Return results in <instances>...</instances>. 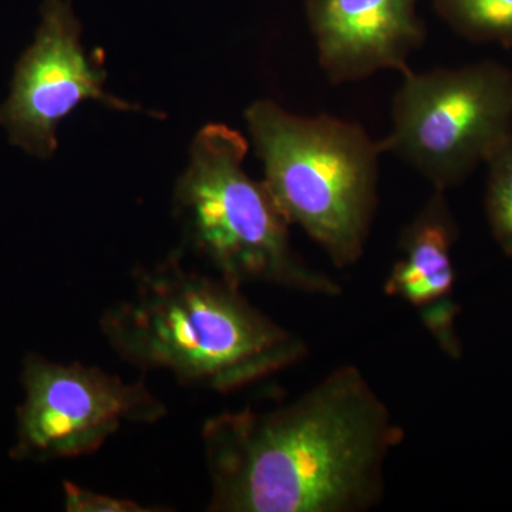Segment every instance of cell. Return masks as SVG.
I'll return each mask as SVG.
<instances>
[{
    "instance_id": "cell-1",
    "label": "cell",
    "mask_w": 512,
    "mask_h": 512,
    "mask_svg": "<svg viewBox=\"0 0 512 512\" xmlns=\"http://www.w3.org/2000/svg\"><path fill=\"white\" fill-rule=\"evenodd\" d=\"M403 430L365 375L340 366L274 410L202 426L210 512H363L384 494V464Z\"/></svg>"
},
{
    "instance_id": "cell-2",
    "label": "cell",
    "mask_w": 512,
    "mask_h": 512,
    "mask_svg": "<svg viewBox=\"0 0 512 512\" xmlns=\"http://www.w3.org/2000/svg\"><path fill=\"white\" fill-rule=\"evenodd\" d=\"M134 288L104 311L110 349L141 370H165L178 382L231 393L298 365L309 348L256 309L221 276L185 268L181 252L134 272Z\"/></svg>"
},
{
    "instance_id": "cell-3",
    "label": "cell",
    "mask_w": 512,
    "mask_h": 512,
    "mask_svg": "<svg viewBox=\"0 0 512 512\" xmlns=\"http://www.w3.org/2000/svg\"><path fill=\"white\" fill-rule=\"evenodd\" d=\"M245 120L266 187L288 221L336 268L357 264L379 204V140L353 121L293 114L272 100L255 101Z\"/></svg>"
},
{
    "instance_id": "cell-4",
    "label": "cell",
    "mask_w": 512,
    "mask_h": 512,
    "mask_svg": "<svg viewBox=\"0 0 512 512\" xmlns=\"http://www.w3.org/2000/svg\"><path fill=\"white\" fill-rule=\"evenodd\" d=\"M247 138L224 124L202 127L175 185L174 214L188 247L229 284H268L318 296L342 288L309 265L289 237L291 222L265 181L245 171Z\"/></svg>"
},
{
    "instance_id": "cell-5",
    "label": "cell",
    "mask_w": 512,
    "mask_h": 512,
    "mask_svg": "<svg viewBox=\"0 0 512 512\" xmlns=\"http://www.w3.org/2000/svg\"><path fill=\"white\" fill-rule=\"evenodd\" d=\"M512 134V70L484 60L457 69L402 74L392 128L379 140L429 181L458 187Z\"/></svg>"
},
{
    "instance_id": "cell-6",
    "label": "cell",
    "mask_w": 512,
    "mask_h": 512,
    "mask_svg": "<svg viewBox=\"0 0 512 512\" xmlns=\"http://www.w3.org/2000/svg\"><path fill=\"white\" fill-rule=\"evenodd\" d=\"M20 458L89 456L126 423L156 424L167 407L144 382L127 383L103 369L29 357L23 372Z\"/></svg>"
},
{
    "instance_id": "cell-7",
    "label": "cell",
    "mask_w": 512,
    "mask_h": 512,
    "mask_svg": "<svg viewBox=\"0 0 512 512\" xmlns=\"http://www.w3.org/2000/svg\"><path fill=\"white\" fill-rule=\"evenodd\" d=\"M82 26L72 0H45L35 42L13 77L9 99L0 109V126L10 141L39 158L57 148V127L80 103L97 100L113 110H138L104 90L106 72L82 46Z\"/></svg>"
},
{
    "instance_id": "cell-8",
    "label": "cell",
    "mask_w": 512,
    "mask_h": 512,
    "mask_svg": "<svg viewBox=\"0 0 512 512\" xmlns=\"http://www.w3.org/2000/svg\"><path fill=\"white\" fill-rule=\"evenodd\" d=\"M420 0H306L305 15L318 63L332 84L373 74L409 72L410 57L426 42Z\"/></svg>"
},
{
    "instance_id": "cell-9",
    "label": "cell",
    "mask_w": 512,
    "mask_h": 512,
    "mask_svg": "<svg viewBox=\"0 0 512 512\" xmlns=\"http://www.w3.org/2000/svg\"><path fill=\"white\" fill-rule=\"evenodd\" d=\"M458 224L446 192L433 190L426 204L400 232L396 261L384 282V292L409 303L437 345L453 359L461 355L454 301L456 269L453 248Z\"/></svg>"
},
{
    "instance_id": "cell-10",
    "label": "cell",
    "mask_w": 512,
    "mask_h": 512,
    "mask_svg": "<svg viewBox=\"0 0 512 512\" xmlns=\"http://www.w3.org/2000/svg\"><path fill=\"white\" fill-rule=\"evenodd\" d=\"M441 19L471 42L512 47V0H431Z\"/></svg>"
},
{
    "instance_id": "cell-11",
    "label": "cell",
    "mask_w": 512,
    "mask_h": 512,
    "mask_svg": "<svg viewBox=\"0 0 512 512\" xmlns=\"http://www.w3.org/2000/svg\"><path fill=\"white\" fill-rule=\"evenodd\" d=\"M485 165V215L498 247L512 258V134L495 148Z\"/></svg>"
},
{
    "instance_id": "cell-12",
    "label": "cell",
    "mask_w": 512,
    "mask_h": 512,
    "mask_svg": "<svg viewBox=\"0 0 512 512\" xmlns=\"http://www.w3.org/2000/svg\"><path fill=\"white\" fill-rule=\"evenodd\" d=\"M64 510L67 512H161L170 508L148 507L113 495L100 494L64 481Z\"/></svg>"
}]
</instances>
